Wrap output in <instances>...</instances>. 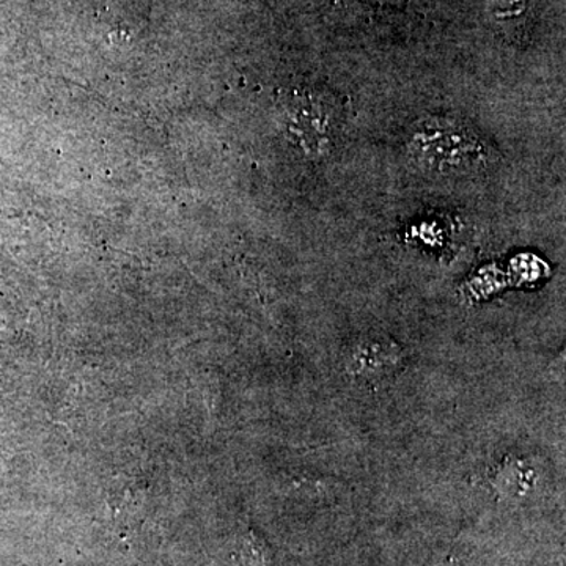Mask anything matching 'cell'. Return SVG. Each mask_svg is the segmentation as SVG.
<instances>
[{"instance_id": "5", "label": "cell", "mask_w": 566, "mask_h": 566, "mask_svg": "<svg viewBox=\"0 0 566 566\" xmlns=\"http://www.w3.org/2000/svg\"><path fill=\"white\" fill-rule=\"evenodd\" d=\"M240 556L244 566H271L270 546L253 532L241 539Z\"/></svg>"}, {"instance_id": "2", "label": "cell", "mask_w": 566, "mask_h": 566, "mask_svg": "<svg viewBox=\"0 0 566 566\" xmlns=\"http://www.w3.org/2000/svg\"><path fill=\"white\" fill-rule=\"evenodd\" d=\"M334 111L323 99L301 96L289 109V132L307 155H323L333 145Z\"/></svg>"}, {"instance_id": "4", "label": "cell", "mask_w": 566, "mask_h": 566, "mask_svg": "<svg viewBox=\"0 0 566 566\" xmlns=\"http://www.w3.org/2000/svg\"><path fill=\"white\" fill-rule=\"evenodd\" d=\"M536 482V471L527 461L513 460L501 464L494 475V485L505 495H521L531 493Z\"/></svg>"}, {"instance_id": "1", "label": "cell", "mask_w": 566, "mask_h": 566, "mask_svg": "<svg viewBox=\"0 0 566 566\" xmlns=\"http://www.w3.org/2000/svg\"><path fill=\"white\" fill-rule=\"evenodd\" d=\"M406 155L420 172L446 180L485 174L497 163V151L482 134L450 117L415 123L406 139Z\"/></svg>"}, {"instance_id": "3", "label": "cell", "mask_w": 566, "mask_h": 566, "mask_svg": "<svg viewBox=\"0 0 566 566\" xmlns=\"http://www.w3.org/2000/svg\"><path fill=\"white\" fill-rule=\"evenodd\" d=\"M403 354L392 338L381 334L357 337L345 353L346 371L363 381H379L392 376L401 365Z\"/></svg>"}]
</instances>
